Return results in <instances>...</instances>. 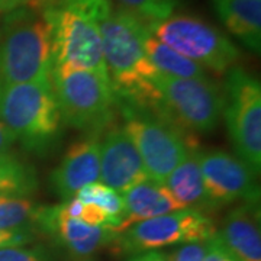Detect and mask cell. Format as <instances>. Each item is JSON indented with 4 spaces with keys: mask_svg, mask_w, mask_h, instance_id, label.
<instances>
[{
    "mask_svg": "<svg viewBox=\"0 0 261 261\" xmlns=\"http://www.w3.org/2000/svg\"><path fill=\"white\" fill-rule=\"evenodd\" d=\"M103 57L118 102L155 113L160 93L154 79L159 71L144 49L147 23L128 10L105 0L96 13Z\"/></svg>",
    "mask_w": 261,
    "mask_h": 261,
    "instance_id": "obj_1",
    "label": "cell"
},
{
    "mask_svg": "<svg viewBox=\"0 0 261 261\" xmlns=\"http://www.w3.org/2000/svg\"><path fill=\"white\" fill-rule=\"evenodd\" d=\"M53 65V31L37 0L8 12L0 27V83L48 82Z\"/></svg>",
    "mask_w": 261,
    "mask_h": 261,
    "instance_id": "obj_2",
    "label": "cell"
},
{
    "mask_svg": "<svg viewBox=\"0 0 261 261\" xmlns=\"http://www.w3.org/2000/svg\"><path fill=\"white\" fill-rule=\"evenodd\" d=\"M102 2L37 0L51 25L54 63H70L109 79L102 37L96 22V13Z\"/></svg>",
    "mask_w": 261,
    "mask_h": 261,
    "instance_id": "obj_3",
    "label": "cell"
},
{
    "mask_svg": "<svg viewBox=\"0 0 261 261\" xmlns=\"http://www.w3.org/2000/svg\"><path fill=\"white\" fill-rule=\"evenodd\" d=\"M61 113L49 80L0 83V122L32 152H47L60 138Z\"/></svg>",
    "mask_w": 261,
    "mask_h": 261,
    "instance_id": "obj_4",
    "label": "cell"
},
{
    "mask_svg": "<svg viewBox=\"0 0 261 261\" xmlns=\"http://www.w3.org/2000/svg\"><path fill=\"white\" fill-rule=\"evenodd\" d=\"M49 83L65 125L99 134L112 122L118 99L109 79L70 63H54Z\"/></svg>",
    "mask_w": 261,
    "mask_h": 261,
    "instance_id": "obj_5",
    "label": "cell"
},
{
    "mask_svg": "<svg viewBox=\"0 0 261 261\" xmlns=\"http://www.w3.org/2000/svg\"><path fill=\"white\" fill-rule=\"evenodd\" d=\"M119 103L123 130L140 152L148 180L163 185L197 142L186 130L149 111Z\"/></svg>",
    "mask_w": 261,
    "mask_h": 261,
    "instance_id": "obj_6",
    "label": "cell"
},
{
    "mask_svg": "<svg viewBox=\"0 0 261 261\" xmlns=\"http://www.w3.org/2000/svg\"><path fill=\"white\" fill-rule=\"evenodd\" d=\"M160 106L154 115L189 134H207L224 115L225 94L219 84L206 79H180L159 73L154 79Z\"/></svg>",
    "mask_w": 261,
    "mask_h": 261,
    "instance_id": "obj_7",
    "label": "cell"
},
{
    "mask_svg": "<svg viewBox=\"0 0 261 261\" xmlns=\"http://www.w3.org/2000/svg\"><path fill=\"white\" fill-rule=\"evenodd\" d=\"M147 28L161 42L215 74H226L241 58L229 38L196 16L171 15L147 23Z\"/></svg>",
    "mask_w": 261,
    "mask_h": 261,
    "instance_id": "obj_8",
    "label": "cell"
},
{
    "mask_svg": "<svg viewBox=\"0 0 261 261\" xmlns=\"http://www.w3.org/2000/svg\"><path fill=\"white\" fill-rule=\"evenodd\" d=\"M224 115L240 160L255 174L261 170V84L241 67L226 73Z\"/></svg>",
    "mask_w": 261,
    "mask_h": 261,
    "instance_id": "obj_9",
    "label": "cell"
},
{
    "mask_svg": "<svg viewBox=\"0 0 261 261\" xmlns=\"http://www.w3.org/2000/svg\"><path fill=\"white\" fill-rule=\"evenodd\" d=\"M216 235L214 221L196 209L155 216L130 225L118 233L111 247L115 252L140 254L174 244L209 241Z\"/></svg>",
    "mask_w": 261,
    "mask_h": 261,
    "instance_id": "obj_10",
    "label": "cell"
},
{
    "mask_svg": "<svg viewBox=\"0 0 261 261\" xmlns=\"http://www.w3.org/2000/svg\"><path fill=\"white\" fill-rule=\"evenodd\" d=\"M199 163L209 209L231 205L237 200L258 205L257 174L243 160L222 149H212L200 152Z\"/></svg>",
    "mask_w": 261,
    "mask_h": 261,
    "instance_id": "obj_11",
    "label": "cell"
},
{
    "mask_svg": "<svg viewBox=\"0 0 261 261\" xmlns=\"http://www.w3.org/2000/svg\"><path fill=\"white\" fill-rule=\"evenodd\" d=\"M37 232L53 238L67 248L71 255L84 258L111 245L116 233L108 226H92L80 219L70 218L65 203L41 206L37 219Z\"/></svg>",
    "mask_w": 261,
    "mask_h": 261,
    "instance_id": "obj_12",
    "label": "cell"
},
{
    "mask_svg": "<svg viewBox=\"0 0 261 261\" xmlns=\"http://www.w3.org/2000/svg\"><path fill=\"white\" fill-rule=\"evenodd\" d=\"M148 180L140 152L123 128H112L100 142V181L118 193Z\"/></svg>",
    "mask_w": 261,
    "mask_h": 261,
    "instance_id": "obj_13",
    "label": "cell"
},
{
    "mask_svg": "<svg viewBox=\"0 0 261 261\" xmlns=\"http://www.w3.org/2000/svg\"><path fill=\"white\" fill-rule=\"evenodd\" d=\"M51 186L67 202L90 183L100 180V141L99 134H89L70 145L61 163L51 173Z\"/></svg>",
    "mask_w": 261,
    "mask_h": 261,
    "instance_id": "obj_14",
    "label": "cell"
},
{
    "mask_svg": "<svg viewBox=\"0 0 261 261\" xmlns=\"http://www.w3.org/2000/svg\"><path fill=\"white\" fill-rule=\"evenodd\" d=\"M122 197L125 212L121 224L113 229L116 235L141 221L183 211V206L174 199L167 187L152 180L130 187L129 190L122 193Z\"/></svg>",
    "mask_w": 261,
    "mask_h": 261,
    "instance_id": "obj_15",
    "label": "cell"
},
{
    "mask_svg": "<svg viewBox=\"0 0 261 261\" xmlns=\"http://www.w3.org/2000/svg\"><path fill=\"white\" fill-rule=\"evenodd\" d=\"M218 237L240 261H261L260 209L244 203L226 215Z\"/></svg>",
    "mask_w": 261,
    "mask_h": 261,
    "instance_id": "obj_16",
    "label": "cell"
},
{
    "mask_svg": "<svg viewBox=\"0 0 261 261\" xmlns=\"http://www.w3.org/2000/svg\"><path fill=\"white\" fill-rule=\"evenodd\" d=\"M214 9L233 37L252 53L261 48V0H212Z\"/></svg>",
    "mask_w": 261,
    "mask_h": 261,
    "instance_id": "obj_17",
    "label": "cell"
},
{
    "mask_svg": "<svg viewBox=\"0 0 261 261\" xmlns=\"http://www.w3.org/2000/svg\"><path fill=\"white\" fill-rule=\"evenodd\" d=\"M199 159V148L192 149L186 159L170 173V176L163 183L170 190V193L174 196V199L183 206V209L199 211L209 207Z\"/></svg>",
    "mask_w": 261,
    "mask_h": 261,
    "instance_id": "obj_18",
    "label": "cell"
},
{
    "mask_svg": "<svg viewBox=\"0 0 261 261\" xmlns=\"http://www.w3.org/2000/svg\"><path fill=\"white\" fill-rule=\"evenodd\" d=\"M144 49L148 60L161 74L180 79H206V70L203 67L189 60L187 57L178 54L173 48L166 45L154 37L147 28L144 35Z\"/></svg>",
    "mask_w": 261,
    "mask_h": 261,
    "instance_id": "obj_19",
    "label": "cell"
},
{
    "mask_svg": "<svg viewBox=\"0 0 261 261\" xmlns=\"http://www.w3.org/2000/svg\"><path fill=\"white\" fill-rule=\"evenodd\" d=\"M41 205L19 195H0V231H31L37 233Z\"/></svg>",
    "mask_w": 261,
    "mask_h": 261,
    "instance_id": "obj_20",
    "label": "cell"
},
{
    "mask_svg": "<svg viewBox=\"0 0 261 261\" xmlns=\"http://www.w3.org/2000/svg\"><path fill=\"white\" fill-rule=\"evenodd\" d=\"M38 186L34 167L12 154L0 155V193L29 195Z\"/></svg>",
    "mask_w": 261,
    "mask_h": 261,
    "instance_id": "obj_21",
    "label": "cell"
},
{
    "mask_svg": "<svg viewBox=\"0 0 261 261\" xmlns=\"http://www.w3.org/2000/svg\"><path fill=\"white\" fill-rule=\"evenodd\" d=\"M74 197H77L82 203H94L100 206L106 214L111 216V225L108 228L115 229L118 225L121 224L123 212H125V205H123V197L121 193L113 190L102 181L90 183L87 186L82 187Z\"/></svg>",
    "mask_w": 261,
    "mask_h": 261,
    "instance_id": "obj_22",
    "label": "cell"
},
{
    "mask_svg": "<svg viewBox=\"0 0 261 261\" xmlns=\"http://www.w3.org/2000/svg\"><path fill=\"white\" fill-rule=\"evenodd\" d=\"M119 8L128 10L137 18L151 23L173 15L176 0H116Z\"/></svg>",
    "mask_w": 261,
    "mask_h": 261,
    "instance_id": "obj_23",
    "label": "cell"
},
{
    "mask_svg": "<svg viewBox=\"0 0 261 261\" xmlns=\"http://www.w3.org/2000/svg\"><path fill=\"white\" fill-rule=\"evenodd\" d=\"M0 261H49L42 247H6L0 248Z\"/></svg>",
    "mask_w": 261,
    "mask_h": 261,
    "instance_id": "obj_24",
    "label": "cell"
},
{
    "mask_svg": "<svg viewBox=\"0 0 261 261\" xmlns=\"http://www.w3.org/2000/svg\"><path fill=\"white\" fill-rule=\"evenodd\" d=\"M209 241L183 244L171 252L168 258L170 261H203Z\"/></svg>",
    "mask_w": 261,
    "mask_h": 261,
    "instance_id": "obj_25",
    "label": "cell"
},
{
    "mask_svg": "<svg viewBox=\"0 0 261 261\" xmlns=\"http://www.w3.org/2000/svg\"><path fill=\"white\" fill-rule=\"evenodd\" d=\"M80 221L92 226H109L111 216L103 211L100 206L94 203H83V209L80 214Z\"/></svg>",
    "mask_w": 261,
    "mask_h": 261,
    "instance_id": "obj_26",
    "label": "cell"
},
{
    "mask_svg": "<svg viewBox=\"0 0 261 261\" xmlns=\"http://www.w3.org/2000/svg\"><path fill=\"white\" fill-rule=\"evenodd\" d=\"M203 261H240L229 248L222 243V240L218 237V233L209 241L207 250H206L205 258Z\"/></svg>",
    "mask_w": 261,
    "mask_h": 261,
    "instance_id": "obj_27",
    "label": "cell"
},
{
    "mask_svg": "<svg viewBox=\"0 0 261 261\" xmlns=\"http://www.w3.org/2000/svg\"><path fill=\"white\" fill-rule=\"evenodd\" d=\"M35 235L31 231H0V248L28 245L35 240Z\"/></svg>",
    "mask_w": 261,
    "mask_h": 261,
    "instance_id": "obj_28",
    "label": "cell"
},
{
    "mask_svg": "<svg viewBox=\"0 0 261 261\" xmlns=\"http://www.w3.org/2000/svg\"><path fill=\"white\" fill-rule=\"evenodd\" d=\"M15 141H16L15 135L0 122V155L9 154L10 147L13 145Z\"/></svg>",
    "mask_w": 261,
    "mask_h": 261,
    "instance_id": "obj_29",
    "label": "cell"
},
{
    "mask_svg": "<svg viewBox=\"0 0 261 261\" xmlns=\"http://www.w3.org/2000/svg\"><path fill=\"white\" fill-rule=\"evenodd\" d=\"M128 261H170L167 254H163L160 251H144L140 254H134Z\"/></svg>",
    "mask_w": 261,
    "mask_h": 261,
    "instance_id": "obj_30",
    "label": "cell"
},
{
    "mask_svg": "<svg viewBox=\"0 0 261 261\" xmlns=\"http://www.w3.org/2000/svg\"><path fill=\"white\" fill-rule=\"evenodd\" d=\"M25 0H0V13L2 12H10L20 6Z\"/></svg>",
    "mask_w": 261,
    "mask_h": 261,
    "instance_id": "obj_31",
    "label": "cell"
},
{
    "mask_svg": "<svg viewBox=\"0 0 261 261\" xmlns=\"http://www.w3.org/2000/svg\"><path fill=\"white\" fill-rule=\"evenodd\" d=\"M80 261H94V260H92V258H84V260H80Z\"/></svg>",
    "mask_w": 261,
    "mask_h": 261,
    "instance_id": "obj_32",
    "label": "cell"
}]
</instances>
